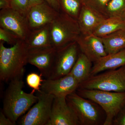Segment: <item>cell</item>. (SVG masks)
Segmentation results:
<instances>
[{
	"label": "cell",
	"mask_w": 125,
	"mask_h": 125,
	"mask_svg": "<svg viewBox=\"0 0 125 125\" xmlns=\"http://www.w3.org/2000/svg\"><path fill=\"white\" fill-rule=\"evenodd\" d=\"M24 73L15 77L9 82L4 96L2 111L13 122H16L38 100L35 91L30 93L23 90Z\"/></svg>",
	"instance_id": "obj_1"
},
{
	"label": "cell",
	"mask_w": 125,
	"mask_h": 125,
	"mask_svg": "<svg viewBox=\"0 0 125 125\" xmlns=\"http://www.w3.org/2000/svg\"><path fill=\"white\" fill-rule=\"evenodd\" d=\"M4 43L0 42V79L9 82L24 73L29 49L24 40L21 39L10 48L5 47Z\"/></svg>",
	"instance_id": "obj_2"
},
{
	"label": "cell",
	"mask_w": 125,
	"mask_h": 125,
	"mask_svg": "<svg viewBox=\"0 0 125 125\" xmlns=\"http://www.w3.org/2000/svg\"><path fill=\"white\" fill-rule=\"evenodd\" d=\"M79 95L98 104L106 113L103 125H113L114 118L125 106V92L78 88Z\"/></svg>",
	"instance_id": "obj_3"
},
{
	"label": "cell",
	"mask_w": 125,
	"mask_h": 125,
	"mask_svg": "<svg viewBox=\"0 0 125 125\" xmlns=\"http://www.w3.org/2000/svg\"><path fill=\"white\" fill-rule=\"evenodd\" d=\"M49 27L52 46L56 49L76 41L81 34L77 20L62 11Z\"/></svg>",
	"instance_id": "obj_4"
},
{
	"label": "cell",
	"mask_w": 125,
	"mask_h": 125,
	"mask_svg": "<svg viewBox=\"0 0 125 125\" xmlns=\"http://www.w3.org/2000/svg\"><path fill=\"white\" fill-rule=\"evenodd\" d=\"M125 67L91 76L80 84L78 88L125 92Z\"/></svg>",
	"instance_id": "obj_5"
},
{
	"label": "cell",
	"mask_w": 125,
	"mask_h": 125,
	"mask_svg": "<svg viewBox=\"0 0 125 125\" xmlns=\"http://www.w3.org/2000/svg\"><path fill=\"white\" fill-rule=\"evenodd\" d=\"M67 104L78 118L80 125H98L101 113L94 102L79 95L75 92L66 97Z\"/></svg>",
	"instance_id": "obj_6"
},
{
	"label": "cell",
	"mask_w": 125,
	"mask_h": 125,
	"mask_svg": "<svg viewBox=\"0 0 125 125\" xmlns=\"http://www.w3.org/2000/svg\"><path fill=\"white\" fill-rule=\"evenodd\" d=\"M37 102L19 121L21 125H47L55 97L40 90L36 92Z\"/></svg>",
	"instance_id": "obj_7"
},
{
	"label": "cell",
	"mask_w": 125,
	"mask_h": 125,
	"mask_svg": "<svg viewBox=\"0 0 125 125\" xmlns=\"http://www.w3.org/2000/svg\"><path fill=\"white\" fill-rule=\"evenodd\" d=\"M80 52L76 41L56 49L53 66L49 78L57 79L69 73Z\"/></svg>",
	"instance_id": "obj_8"
},
{
	"label": "cell",
	"mask_w": 125,
	"mask_h": 125,
	"mask_svg": "<svg viewBox=\"0 0 125 125\" xmlns=\"http://www.w3.org/2000/svg\"><path fill=\"white\" fill-rule=\"evenodd\" d=\"M0 27L11 31L24 41L31 31L26 17L11 8L1 10Z\"/></svg>",
	"instance_id": "obj_9"
},
{
	"label": "cell",
	"mask_w": 125,
	"mask_h": 125,
	"mask_svg": "<svg viewBox=\"0 0 125 125\" xmlns=\"http://www.w3.org/2000/svg\"><path fill=\"white\" fill-rule=\"evenodd\" d=\"M79 83L71 74L57 78L43 80L40 90L55 97H66L78 89Z\"/></svg>",
	"instance_id": "obj_10"
},
{
	"label": "cell",
	"mask_w": 125,
	"mask_h": 125,
	"mask_svg": "<svg viewBox=\"0 0 125 125\" xmlns=\"http://www.w3.org/2000/svg\"><path fill=\"white\" fill-rule=\"evenodd\" d=\"M56 49L53 47L29 49L28 62L36 66L45 79L50 77Z\"/></svg>",
	"instance_id": "obj_11"
},
{
	"label": "cell",
	"mask_w": 125,
	"mask_h": 125,
	"mask_svg": "<svg viewBox=\"0 0 125 125\" xmlns=\"http://www.w3.org/2000/svg\"><path fill=\"white\" fill-rule=\"evenodd\" d=\"M59 12L46 1L30 7L26 16L30 30L49 25Z\"/></svg>",
	"instance_id": "obj_12"
},
{
	"label": "cell",
	"mask_w": 125,
	"mask_h": 125,
	"mask_svg": "<svg viewBox=\"0 0 125 125\" xmlns=\"http://www.w3.org/2000/svg\"><path fill=\"white\" fill-rule=\"evenodd\" d=\"M79 121L67 104L66 97H55L47 125H78Z\"/></svg>",
	"instance_id": "obj_13"
},
{
	"label": "cell",
	"mask_w": 125,
	"mask_h": 125,
	"mask_svg": "<svg viewBox=\"0 0 125 125\" xmlns=\"http://www.w3.org/2000/svg\"><path fill=\"white\" fill-rule=\"evenodd\" d=\"M76 42L81 52L92 62L107 55L102 38L93 34L88 36L81 34Z\"/></svg>",
	"instance_id": "obj_14"
},
{
	"label": "cell",
	"mask_w": 125,
	"mask_h": 125,
	"mask_svg": "<svg viewBox=\"0 0 125 125\" xmlns=\"http://www.w3.org/2000/svg\"><path fill=\"white\" fill-rule=\"evenodd\" d=\"M106 18L91 7L84 5L77 20L81 34L84 36L93 34Z\"/></svg>",
	"instance_id": "obj_15"
},
{
	"label": "cell",
	"mask_w": 125,
	"mask_h": 125,
	"mask_svg": "<svg viewBox=\"0 0 125 125\" xmlns=\"http://www.w3.org/2000/svg\"><path fill=\"white\" fill-rule=\"evenodd\" d=\"M91 76L105 71L115 70L125 66V48L120 51L107 54L94 62Z\"/></svg>",
	"instance_id": "obj_16"
},
{
	"label": "cell",
	"mask_w": 125,
	"mask_h": 125,
	"mask_svg": "<svg viewBox=\"0 0 125 125\" xmlns=\"http://www.w3.org/2000/svg\"><path fill=\"white\" fill-rule=\"evenodd\" d=\"M25 42L28 49L52 47L49 25L31 30Z\"/></svg>",
	"instance_id": "obj_17"
},
{
	"label": "cell",
	"mask_w": 125,
	"mask_h": 125,
	"mask_svg": "<svg viewBox=\"0 0 125 125\" xmlns=\"http://www.w3.org/2000/svg\"><path fill=\"white\" fill-rule=\"evenodd\" d=\"M92 62L84 54L81 52L76 62L70 73L79 84L91 76L93 67Z\"/></svg>",
	"instance_id": "obj_18"
},
{
	"label": "cell",
	"mask_w": 125,
	"mask_h": 125,
	"mask_svg": "<svg viewBox=\"0 0 125 125\" xmlns=\"http://www.w3.org/2000/svg\"><path fill=\"white\" fill-rule=\"evenodd\" d=\"M101 38L107 54L125 48V28Z\"/></svg>",
	"instance_id": "obj_19"
},
{
	"label": "cell",
	"mask_w": 125,
	"mask_h": 125,
	"mask_svg": "<svg viewBox=\"0 0 125 125\" xmlns=\"http://www.w3.org/2000/svg\"><path fill=\"white\" fill-rule=\"evenodd\" d=\"M125 28V19L118 17H109L99 25L93 34L102 37Z\"/></svg>",
	"instance_id": "obj_20"
},
{
	"label": "cell",
	"mask_w": 125,
	"mask_h": 125,
	"mask_svg": "<svg viewBox=\"0 0 125 125\" xmlns=\"http://www.w3.org/2000/svg\"><path fill=\"white\" fill-rule=\"evenodd\" d=\"M61 11L78 20L81 9L84 5V0H59Z\"/></svg>",
	"instance_id": "obj_21"
},
{
	"label": "cell",
	"mask_w": 125,
	"mask_h": 125,
	"mask_svg": "<svg viewBox=\"0 0 125 125\" xmlns=\"http://www.w3.org/2000/svg\"><path fill=\"white\" fill-rule=\"evenodd\" d=\"M107 18L115 17L125 20V0H111L106 10Z\"/></svg>",
	"instance_id": "obj_22"
},
{
	"label": "cell",
	"mask_w": 125,
	"mask_h": 125,
	"mask_svg": "<svg viewBox=\"0 0 125 125\" xmlns=\"http://www.w3.org/2000/svg\"><path fill=\"white\" fill-rule=\"evenodd\" d=\"M110 0H84V4L91 7L106 18V9Z\"/></svg>",
	"instance_id": "obj_23"
},
{
	"label": "cell",
	"mask_w": 125,
	"mask_h": 125,
	"mask_svg": "<svg viewBox=\"0 0 125 125\" xmlns=\"http://www.w3.org/2000/svg\"><path fill=\"white\" fill-rule=\"evenodd\" d=\"M42 76L41 74L39 75L34 72L30 73L26 77L27 85L36 92L39 91L43 81Z\"/></svg>",
	"instance_id": "obj_24"
},
{
	"label": "cell",
	"mask_w": 125,
	"mask_h": 125,
	"mask_svg": "<svg viewBox=\"0 0 125 125\" xmlns=\"http://www.w3.org/2000/svg\"><path fill=\"white\" fill-rule=\"evenodd\" d=\"M10 2L11 9L26 17L31 7L28 0H10Z\"/></svg>",
	"instance_id": "obj_25"
},
{
	"label": "cell",
	"mask_w": 125,
	"mask_h": 125,
	"mask_svg": "<svg viewBox=\"0 0 125 125\" xmlns=\"http://www.w3.org/2000/svg\"><path fill=\"white\" fill-rule=\"evenodd\" d=\"M20 40V39L11 31L0 27V42L13 45Z\"/></svg>",
	"instance_id": "obj_26"
},
{
	"label": "cell",
	"mask_w": 125,
	"mask_h": 125,
	"mask_svg": "<svg viewBox=\"0 0 125 125\" xmlns=\"http://www.w3.org/2000/svg\"><path fill=\"white\" fill-rule=\"evenodd\" d=\"M113 124L116 125H125V106L114 118Z\"/></svg>",
	"instance_id": "obj_27"
},
{
	"label": "cell",
	"mask_w": 125,
	"mask_h": 125,
	"mask_svg": "<svg viewBox=\"0 0 125 125\" xmlns=\"http://www.w3.org/2000/svg\"><path fill=\"white\" fill-rule=\"evenodd\" d=\"M16 125L3 112L2 110L0 112V125Z\"/></svg>",
	"instance_id": "obj_28"
},
{
	"label": "cell",
	"mask_w": 125,
	"mask_h": 125,
	"mask_svg": "<svg viewBox=\"0 0 125 125\" xmlns=\"http://www.w3.org/2000/svg\"><path fill=\"white\" fill-rule=\"evenodd\" d=\"M46 1L52 8L55 9L58 12H60V6L59 0H45Z\"/></svg>",
	"instance_id": "obj_29"
},
{
	"label": "cell",
	"mask_w": 125,
	"mask_h": 125,
	"mask_svg": "<svg viewBox=\"0 0 125 125\" xmlns=\"http://www.w3.org/2000/svg\"><path fill=\"white\" fill-rule=\"evenodd\" d=\"M10 8V0H0V9L3 10Z\"/></svg>",
	"instance_id": "obj_30"
},
{
	"label": "cell",
	"mask_w": 125,
	"mask_h": 125,
	"mask_svg": "<svg viewBox=\"0 0 125 125\" xmlns=\"http://www.w3.org/2000/svg\"><path fill=\"white\" fill-rule=\"evenodd\" d=\"M30 7L45 2V0H28Z\"/></svg>",
	"instance_id": "obj_31"
},
{
	"label": "cell",
	"mask_w": 125,
	"mask_h": 125,
	"mask_svg": "<svg viewBox=\"0 0 125 125\" xmlns=\"http://www.w3.org/2000/svg\"></svg>",
	"instance_id": "obj_32"
}]
</instances>
